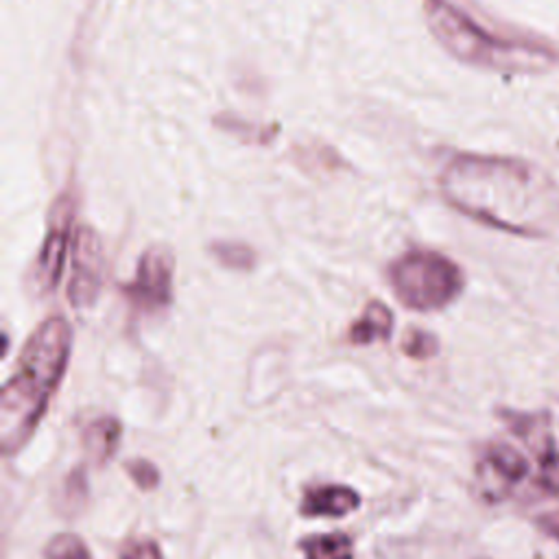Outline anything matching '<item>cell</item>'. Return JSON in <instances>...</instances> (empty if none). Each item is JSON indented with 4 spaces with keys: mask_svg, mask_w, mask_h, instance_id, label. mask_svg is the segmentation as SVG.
<instances>
[{
    "mask_svg": "<svg viewBox=\"0 0 559 559\" xmlns=\"http://www.w3.org/2000/svg\"><path fill=\"white\" fill-rule=\"evenodd\" d=\"M443 199L461 214L520 236H548L559 225V188L535 164L461 153L441 177Z\"/></svg>",
    "mask_w": 559,
    "mask_h": 559,
    "instance_id": "6da1fadb",
    "label": "cell"
},
{
    "mask_svg": "<svg viewBox=\"0 0 559 559\" xmlns=\"http://www.w3.org/2000/svg\"><path fill=\"white\" fill-rule=\"evenodd\" d=\"M72 347L70 323L48 317L24 343L17 367L0 393V448L11 456L35 432L59 380L63 378Z\"/></svg>",
    "mask_w": 559,
    "mask_h": 559,
    "instance_id": "7a4b0ae2",
    "label": "cell"
},
{
    "mask_svg": "<svg viewBox=\"0 0 559 559\" xmlns=\"http://www.w3.org/2000/svg\"><path fill=\"white\" fill-rule=\"evenodd\" d=\"M424 15L437 41L463 63L502 72H542L557 63V57L546 48L487 33L448 0H424Z\"/></svg>",
    "mask_w": 559,
    "mask_h": 559,
    "instance_id": "3957f363",
    "label": "cell"
},
{
    "mask_svg": "<svg viewBox=\"0 0 559 559\" xmlns=\"http://www.w3.org/2000/svg\"><path fill=\"white\" fill-rule=\"evenodd\" d=\"M389 284L400 304L430 312L452 304L463 290L459 264L437 251H411L389 264Z\"/></svg>",
    "mask_w": 559,
    "mask_h": 559,
    "instance_id": "277c9868",
    "label": "cell"
},
{
    "mask_svg": "<svg viewBox=\"0 0 559 559\" xmlns=\"http://www.w3.org/2000/svg\"><path fill=\"white\" fill-rule=\"evenodd\" d=\"M175 260L168 249L151 247L138 262L135 277L122 286L129 306L142 314L164 310L173 301Z\"/></svg>",
    "mask_w": 559,
    "mask_h": 559,
    "instance_id": "5b68a950",
    "label": "cell"
},
{
    "mask_svg": "<svg viewBox=\"0 0 559 559\" xmlns=\"http://www.w3.org/2000/svg\"><path fill=\"white\" fill-rule=\"evenodd\" d=\"M72 216H74V199L68 190L55 201L50 210L46 236L35 262V284L41 293L55 290V286L63 275V266L74 240Z\"/></svg>",
    "mask_w": 559,
    "mask_h": 559,
    "instance_id": "8992f818",
    "label": "cell"
},
{
    "mask_svg": "<svg viewBox=\"0 0 559 559\" xmlns=\"http://www.w3.org/2000/svg\"><path fill=\"white\" fill-rule=\"evenodd\" d=\"M105 269V253L98 234L90 227H79L74 231L70 249V282L68 299L76 306H90L98 295Z\"/></svg>",
    "mask_w": 559,
    "mask_h": 559,
    "instance_id": "52a82bcc",
    "label": "cell"
},
{
    "mask_svg": "<svg viewBox=\"0 0 559 559\" xmlns=\"http://www.w3.org/2000/svg\"><path fill=\"white\" fill-rule=\"evenodd\" d=\"M531 461L515 445L496 441L491 443L478 463V478L491 500H500L507 491L515 489L531 476Z\"/></svg>",
    "mask_w": 559,
    "mask_h": 559,
    "instance_id": "ba28073f",
    "label": "cell"
},
{
    "mask_svg": "<svg viewBox=\"0 0 559 559\" xmlns=\"http://www.w3.org/2000/svg\"><path fill=\"white\" fill-rule=\"evenodd\" d=\"M358 504H360V496L352 487L319 485L304 493L299 511H301V515H308V518H321V515L341 518V515L358 509Z\"/></svg>",
    "mask_w": 559,
    "mask_h": 559,
    "instance_id": "9c48e42d",
    "label": "cell"
},
{
    "mask_svg": "<svg viewBox=\"0 0 559 559\" xmlns=\"http://www.w3.org/2000/svg\"><path fill=\"white\" fill-rule=\"evenodd\" d=\"M393 330V314L380 301H369L362 314L349 328V341L354 345H369L373 341H389Z\"/></svg>",
    "mask_w": 559,
    "mask_h": 559,
    "instance_id": "30bf717a",
    "label": "cell"
},
{
    "mask_svg": "<svg viewBox=\"0 0 559 559\" xmlns=\"http://www.w3.org/2000/svg\"><path fill=\"white\" fill-rule=\"evenodd\" d=\"M120 421L114 417H100L87 424L83 430V445L87 456L96 463L103 465L111 459L118 441H120Z\"/></svg>",
    "mask_w": 559,
    "mask_h": 559,
    "instance_id": "8fae6325",
    "label": "cell"
},
{
    "mask_svg": "<svg viewBox=\"0 0 559 559\" xmlns=\"http://www.w3.org/2000/svg\"><path fill=\"white\" fill-rule=\"evenodd\" d=\"M306 559H352V539L345 533H325L301 539Z\"/></svg>",
    "mask_w": 559,
    "mask_h": 559,
    "instance_id": "7c38bea8",
    "label": "cell"
},
{
    "mask_svg": "<svg viewBox=\"0 0 559 559\" xmlns=\"http://www.w3.org/2000/svg\"><path fill=\"white\" fill-rule=\"evenodd\" d=\"M44 559H92V555L79 535L59 533L48 542Z\"/></svg>",
    "mask_w": 559,
    "mask_h": 559,
    "instance_id": "4fadbf2b",
    "label": "cell"
},
{
    "mask_svg": "<svg viewBox=\"0 0 559 559\" xmlns=\"http://www.w3.org/2000/svg\"><path fill=\"white\" fill-rule=\"evenodd\" d=\"M214 258L229 269H249L253 264V251L240 242H216L212 245Z\"/></svg>",
    "mask_w": 559,
    "mask_h": 559,
    "instance_id": "5bb4252c",
    "label": "cell"
},
{
    "mask_svg": "<svg viewBox=\"0 0 559 559\" xmlns=\"http://www.w3.org/2000/svg\"><path fill=\"white\" fill-rule=\"evenodd\" d=\"M402 349L411 358H430L437 354V338L424 330H411L402 343Z\"/></svg>",
    "mask_w": 559,
    "mask_h": 559,
    "instance_id": "9a60e30c",
    "label": "cell"
},
{
    "mask_svg": "<svg viewBox=\"0 0 559 559\" xmlns=\"http://www.w3.org/2000/svg\"><path fill=\"white\" fill-rule=\"evenodd\" d=\"M127 472L133 478V483L142 489H153L159 483V474L155 469L153 463L144 461V459H135L127 463Z\"/></svg>",
    "mask_w": 559,
    "mask_h": 559,
    "instance_id": "2e32d148",
    "label": "cell"
},
{
    "mask_svg": "<svg viewBox=\"0 0 559 559\" xmlns=\"http://www.w3.org/2000/svg\"><path fill=\"white\" fill-rule=\"evenodd\" d=\"M120 559H164L155 542H135L131 544Z\"/></svg>",
    "mask_w": 559,
    "mask_h": 559,
    "instance_id": "e0dca14e",
    "label": "cell"
},
{
    "mask_svg": "<svg viewBox=\"0 0 559 559\" xmlns=\"http://www.w3.org/2000/svg\"><path fill=\"white\" fill-rule=\"evenodd\" d=\"M557 498H559V491H557ZM539 522H542V526H544L552 537L559 539V513H550V515L542 518Z\"/></svg>",
    "mask_w": 559,
    "mask_h": 559,
    "instance_id": "ac0fdd59",
    "label": "cell"
}]
</instances>
